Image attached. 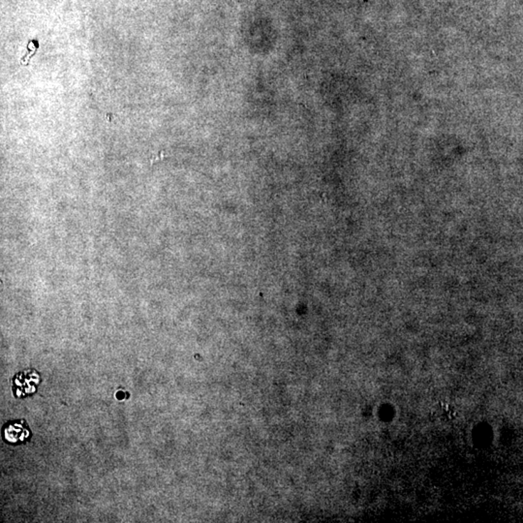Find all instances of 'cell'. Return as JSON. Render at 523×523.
I'll list each match as a JSON object with an SVG mask.
<instances>
[{
    "mask_svg": "<svg viewBox=\"0 0 523 523\" xmlns=\"http://www.w3.org/2000/svg\"><path fill=\"white\" fill-rule=\"evenodd\" d=\"M39 44L38 41L37 40H31L29 41V45H27V54L26 56L22 58L21 63L24 64L26 65V63L27 61V63H29V59L32 58V56H34V54L36 53L37 49H38Z\"/></svg>",
    "mask_w": 523,
    "mask_h": 523,
    "instance_id": "6da1fadb",
    "label": "cell"
}]
</instances>
